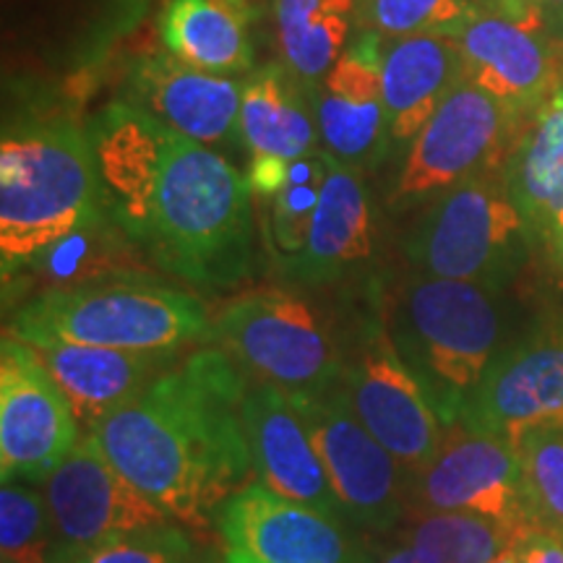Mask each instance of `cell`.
Wrapping results in <instances>:
<instances>
[{"label": "cell", "mask_w": 563, "mask_h": 563, "mask_svg": "<svg viewBox=\"0 0 563 563\" xmlns=\"http://www.w3.org/2000/svg\"><path fill=\"white\" fill-rule=\"evenodd\" d=\"M102 203L133 245L183 285L214 292L253 269V191L220 152L129 100L89 125Z\"/></svg>", "instance_id": "obj_1"}, {"label": "cell", "mask_w": 563, "mask_h": 563, "mask_svg": "<svg viewBox=\"0 0 563 563\" xmlns=\"http://www.w3.org/2000/svg\"><path fill=\"white\" fill-rule=\"evenodd\" d=\"M249 384L222 347L196 350L89 435L175 522L203 530L256 475L243 422Z\"/></svg>", "instance_id": "obj_2"}, {"label": "cell", "mask_w": 563, "mask_h": 563, "mask_svg": "<svg viewBox=\"0 0 563 563\" xmlns=\"http://www.w3.org/2000/svg\"><path fill=\"white\" fill-rule=\"evenodd\" d=\"M384 321L441 426L460 422L501 352V308L490 287L418 272L394 290Z\"/></svg>", "instance_id": "obj_3"}, {"label": "cell", "mask_w": 563, "mask_h": 563, "mask_svg": "<svg viewBox=\"0 0 563 563\" xmlns=\"http://www.w3.org/2000/svg\"><path fill=\"white\" fill-rule=\"evenodd\" d=\"M104 211L89 133L70 123L5 133L0 141V264L3 279Z\"/></svg>", "instance_id": "obj_4"}, {"label": "cell", "mask_w": 563, "mask_h": 563, "mask_svg": "<svg viewBox=\"0 0 563 563\" xmlns=\"http://www.w3.org/2000/svg\"><path fill=\"white\" fill-rule=\"evenodd\" d=\"M207 306L146 274L40 292L13 316L9 334L42 347L66 342L133 352H180L211 336Z\"/></svg>", "instance_id": "obj_5"}, {"label": "cell", "mask_w": 563, "mask_h": 563, "mask_svg": "<svg viewBox=\"0 0 563 563\" xmlns=\"http://www.w3.org/2000/svg\"><path fill=\"white\" fill-rule=\"evenodd\" d=\"M211 336L253 384H272L292 397L342 384L344 355L298 292L258 290L224 302Z\"/></svg>", "instance_id": "obj_6"}, {"label": "cell", "mask_w": 563, "mask_h": 563, "mask_svg": "<svg viewBox=\"0 0 563 563\" xmlns=\"http://www.w3.org/2000/svg\"><path fill=\"white\" fill-rule=\"evenodd\" d=\"M530 235L506 180L493 173L441 194L405 241L415 269L428 277L501 287L525 258Z\"/></svg>", "instance_id": "obj_7"}, {"label": "cell", "mask_w": 563, "mask_h": 563, "mask_svg": "<svg viewBox=\"0 0 563 563\" xmlns=\"http://www.w3.org/2000/svg\"><path fill=\"white\" fill-rule=\"evenodd\" d=\"M292 402L311 428L350 525L371 534L397 530L410 511L412 477L363 426L344 386L313 397H292Z\"/></svg>", "instance_id": "obj_8"}, {"label": "cell", "mask_w": 563, "mask_h": 563, "mask_svg": "<svg viewBox=\"0 0 563 563\" xmlns=\"http://www.w3.org/2000/svg\"><path fill=\"white\" fill-rule=\"evenodd\" d=\"M511 108L460 79L439 112L407 146L389 194V209L405 211L412 203L452 191L464 180L493 173L511 141Z\"/></svg>", "instance_id": "obj_9"}, {"label": "cell", "mask_w": 563, "mask_h": 563, "mask_svg": "<svg viewBox=\"0 0 563 563\" xmlns=\"http://www.w3.org/2000/svg\"><path fill=\"white\" fill-rule=\"evenodd\" d=\"M342 386L363 426L410 477L433 460L443 426L418 376L394 347L382 316H371L357 329L355 344L344 357Z\"/></svg>", "instance_id": "obj_10"}, {"label": "cell", "mask_w": 563, "mask_h": 563, "mask_svg": "<svg viewBox=\"0 0 563 563\" xmlns=\"http://www.w3.org/2000/svg\"><path fill=\"white\" fill-rule=\"evenodd\" d=\"M66 394L32 344L0 342V475L42 485L81 441Z\"/></svg>", "instance_id": "obj_11"}, {"label": "cell", "mask_w": 563, "mask_h": 563, "mask_svg": "<svg viewBox=\"0 0 563 563\" xmlns=\"http://www.w3.org/2000/svg\"><path fill=\"white\" fill-rule=\"evenodd\" d=\"M410 498L418 511H464L517 532L532 530L514 443L464 422L443 428L439 452L412 477Z\"/></svg>", "instance_id": "obj_12"}, {"label": "cell", "mask_w": 563, "mask_h": 563, "mask_svg": "<svg viewBox=\"0 0 563 563\" xmlns=\"http://www.w3.org/2000/svg\"><path fill=\"white\" fill-rule=\"evenodd\" d=\"M40 488L45 493L60 551H79L118 534L175 522L104 456L89 433L81 435L74 452Z\"/></svg>", "instance_id": "obj_13"}, {"label": "cell", "mask_w": 563, "mask_h": 563, "mask_svg": "<svg viewBox=\"0 0 563 563\" xmlns=\"http://www.w3.org/2000/svg\"><path fill=\"white\" fill-rule=\"evenodd\" d=\"M347 525L262 483L232 493L217 514L230 551L256 563H371Z\"/></svg>", "instance_id": "obj_14"}, {"label": "cell", "mask_w": 563, "mask_h": 563, "mask_svg": "<svg viewBox=\"0 0 563 563\" xmlns=\"http://www.w3.org/2000/svg\"><path fill=\"white\" fill-rule=\"evenodd\" d=\"M462 79L514 112L543 108L563 89V42L543 34V19L475 13L454 34Z\"/></svg>", "instance_id": "obj_15"}, {"label": "cell", "mask_w": 563, "mask_h": 563, "mask_svg": "<svg viewBox=\"0 0 563 563\" xmlns=\"http://www.w3.org/2000/svg\"><path fill=\"white\" fill-rule=\"evenodd\" d=\"M553 420H563V321L498 352L460 422L514 443Z\"/></svg>", "instance_id": "obj_16"}, {"label": "cell", "mask_w": 563, "mask_h": 563, "mask_svg": "<svg viewBox=\"0 0 563 563\" xmlns=\"http://www.w3.org/2000/svg\"><path fill=\"white\" fill-rule=\"evenodd\" d=\"M243 422L258 483L290 501L350 522L316 449L311 428L290 394L272 384L251 382L243 402Z\"/></svg>", "instance_id": "obj_17"}, {"label": "cell", "mask_w": 563, "mask_h": 563, "mask_svg": "<svg viewBox=\"0 0 563 563\" xmlns=\"http://www.w3.org/2000/svg\"><path fill=\"white\" fill-rule=\"evenodd\" d=\"M378 45V34L361 32L327 79L308 89L323 152L357 170L382 159L389 146Z\"/></svg>", "instance_id": "obj_18"}, {"label": "cell", "mask_w": 563, "mask_h": 563, "mask_svg": "<svg viewBox=\"0 0 563 563\" xmlns=\"http://www.w3.org/2000/svg\"><path fill=\"white\" fill-rule=\"evenodd\" d=\"M129 102L203 146L243 144V84L232 76L207 74L173 55H150L133 68Z\"/></svg>", "instance_id": "obj_19"}, {"label": "cell", "mask_w": 563, "mask_h": 563, "mask_svg": "<svg viewBox=\"0 0 563 563\" xmlns=\"http://www.w3.org/2000/svg\"><path fill=\"white\" fill-rule=\"evenodd\" d=\"M34 350L66 394L84 433L133 402L146 386L183 361L180 352H133L66 342L42 344Z\"/></svg>", "instance_id": "obj_20"}, {"label": "cell", "mask_w": 563, "mask_h": 563, "mask_svg": "<svg viewBox=\"0 0 563 563\" xmlns=\"http://www.w3.org/2000/svg\"><path fill=\"white\" fill-rule=\"evenodd\" d=\"M376 222L371 196L361 170L329 157V175L323 183L306 251L295 262L282 266V274L298 285H332L373 256Z\"/></svg>", "instance_id": "obj_21"}, {"label": "cell", "mask_w": 563, "mask_h": 563, "mask_svg": "<svg viewBox=\"0 0 563 563\" xmlns=\"http://www.w3.org/2000/svg\"><path fill=\"white\" fill-rule=\"evenodd\" d=\"M382 79L389 146L405 150L460 84V47L454 37L443 34H415L386 42Z\"/></svg>", "instance_id": "obj_22"}, {"label": "cell", "mask_w": 563, "mask_h": 563, "mask_svg": "<svg viewBox=\"0 0 563 563\" xmlns=\"http://www.w3.org/2000/svg\"><path fill=\"white\" fill-rule=\"evenodd\" d=\"M241 139L251 154L249 165H292L316 152L319 129L311 97L285 66H264L245 79Z\"/></svg>", "instance_id": "obj_23"}, {"label": "cell", "mask_w": 563, "mask_h": 563, "mask_svg": "<svg viewBox=\"0 0 563 563\" xmlns=\"http://www.w3.org/2000/svg\"><path fill=\"white\" fill-rule=\"evenodd\" d=\"M504 180L527 228L551 245L563 232V89L534 110Z\"/></svg>", "instance_id": "obj_24"}, {"label": "cell", "mask_w": 563, "mask_h": 563, "mask_svg": "<svg viewBox=\"0 0 563 563\" xmlns=\"http://www.w3.org/2000/svg\"><path fill=\"white\" fill-rule=\"evenodd\" d=\"M159 32L167 55L191 68L238 76L253 66L241 0H170Z\"/></svg>", "instance_id": "obj_25"}, {"label": "cell", "mask_w": 563, "mask_h": 563, "mask_svg": "<svg viewBox=\"0 0 563 563\" xmlns=\"http://www.w3.org/2000/svg\"><path fill=\"white\" fill-rule=\"evenodd\" d=\"M285 68L306 89L319 87L347 51L357 0H274Z\"/></svg>", "instance_id": "obj_26"}, {"label": "cell", "mask_w": 563, "mask_h": 563, "mask_svg": "<svg viewBox=\"0 0 563 563\" xmlns=\"http://www.w3.org/2000/svg\"><path fill=\"white\" fill-rule=\"evenodd\" d=\"M144 262V253L133 245L131 238L118 228L104 209L89 222H84L79 230L70 232L68 238H63L58 245H53L26 272L40 287V292H53L141 274L139 269Z\"/></svg>", "instance_id": "obj_27"}, {"label": "cell", "mask_w": 563, "mask_h": 563, "mask_svg": "<svg viewBox=\"0 0 563 563\" xmlns=\"http://www.w3.org/2000/svg\"><path fill=\"white\" fill-rule=\"evenodd\" d=\"M525 532L464 511H420L407 540L422 563H493Z\"/></svg>", "instance_id": "obj_28"}, {"label": "cell", "mask_w": 563, "mask_h": 563, "mask_svg": "<svg viewBox=\"0 0 563 563\" xmlns=\"http://www.w3.org/2000/svg\"><path fill=\"white\" fill-rule=\"evenodd\" d=\"M532 527L563 534V420L527 428L514 441Z\"/></svg>", "instance_id": "obj_29"}, {"label": "cell", "mask_w": 563, "mask_h": 563, "mask_svg": "<svg viewBox=\"0 0 563 563\" xmlns=\"http://www.w3.org/2000/svg\"><path fill=\"white\" fill-rule=\"evenodd\" d=\"M327 175L329 154H306L292 162L282 188L269 199V241L279 256V269L306 251Z\"/></svg>", "instance_id": "obj_30"}, {"label": "cell", "mask_w": 563, "mask_h": 563, "mask_svg": "<svg viewBox=\"0 0 563 563\" xmlns=\"http://www.w3.org/2000/svg\"><path fill=\"white\" fill-rule=\"evenodd\" d=\"M58 534L40 485L3 481L0 563H58Z\"/></svg>", "instance_id": "obj_31"}, {"label": "cell", "mask_w": 563, "mask_h": 563, "mask_svg": "<svg viewBox=\"0 0 563 563\" xmlns=\"http://www.w3.org/2000/svg\"><path fill=\"white\" fill-rule=\"evenodd\" d=\"M470 0H357V21L378 37H415V34L456 32L475 16Z\"/></svg>", "instance_id": "obj_32"}, {"label": "cell", "mask_w": 563, "mask_h": 563, "mask_svg": "<svg viewBox=\"0 0 563 563\" xmlns=\"http://www.w3.org/2000/svg\"><path fill=\"white\" fill-rule=\"evenodd\" d=\"M58 563H199L191 534L183 525L133 530L79 551H60Z\"/></svg>", "instance_id": "obj_33"}, {"label": "cell", "mask_w": 563, "mask_h": 563, "mask_svg": "<svg viewBox=\"0 0 563 563\" xmlns=\"http://www.w3.org/2000/svg\"><path fill=\"white\" fill-rule=\"evenodd\" d=\"M519 563H563V534L532 527L514 543Z\"/></svg>", "instance_id": "obj_34"}, {"label": "cell", "mask_w": 563, "mask_h": 563, "mask_svg": "<svg viewBox=\"0 0 563 563\" xmlns=\"http://www.w3.org/2000/svg\"><path fill=\"white\" fill-rule=\"evenodd\" d=\"M532 5L543 16V21H551L555 30L563 34V0H532Z\"/></svg>", "instance_id": "obj_35"}, {"label": "cell", "mask_w": 563, "mask_h": 563, "mask_svg": "<svg viewBox=\"0 0 563 563\" xmlns=\"http://www.w3.org/2000/svg\"><path fill=\"white\" fill-rule=\"evenodd\" d=\"M376 563H422V559L415 553V548L410 543H405V545L391 548V551L384 553Z\"/></svg>", "instance_id": "obj_36"}, {"label": "cell", "mask_w": 563, "mask_h": 563, "mask_svg": "<svg viewBox=\"0 0 563 563\" xmlns=\"http://www.w3.org/2000/svg\"><path fill=\"white\" fill-rule=\"evenodd\" d=\"M548 249L553 251V256H555V262H559V266H561V272H563V232L559 238H555V241L548 245Z\"/></svg>", "instance_id": "obj_37"}, {"label": "cell", "mask_w": 563, "mask_h": 563, "mask_svg": "<svg viewBox=\"0 0 563 563\" xmlns=\"http://www.w3.org/2000/svg\"><path fill=\"white\" fill-rule=\"evenodd\" d=\"M493 563H519V555H517V548H506V551L501 553V555H498V559L496 561H493Z\"/></svg>", "instance_id": "obj_38"}, {"label": "cell", "mask_w": 563, "mask_h": 563, "mask_svg": "<svg viewBox=\"0 0 563 563\" xmlns=\"http://www.w3.org/2000/svg\"><path fill=\"white\" fill-rule=\"evenodd\" d=\"M224 563H256V561H251V559H245V555H241V553H228V559H224Z\"/></svg>", "instance_id": "obj_39"}, {"label": "cell", "mask_w": 563, "mask_h": 563, "mask_svg": "<svg viewBox=\"0 0 563 563\" xmlns=\"http://www.w3.org/2000/svg\"><path fill=\"white\" fill-rule=\"evenodd\" d=\"M371 563H373V561H371Z\"/></svg>", "instance_id": "obj_40"}]
</instances>
